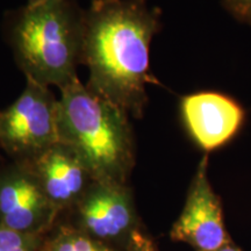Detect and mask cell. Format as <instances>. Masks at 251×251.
Instances as JSON below:
<instances>
[{
  "label": "cell",
  "instance_id": "9a60e30c",
  "mask_svg": "<svg viewBox=\"0 0 251 251\" xmlns=\"http://www.w3.org/2000/svg\"><path fill=\"white\" fill-rule=\"evenodd\" d=\"M42 1H45V0H28V5H35Z\"/></svg>",
  "mask_w": 251,
  "mask_h": 251
},
{
  "label": "cell",
  "instance_id": "9c48e42d",
  "mask_svg": "<svg viewBox=\"0 0 251 251\" xmlns=\"http://www.w3.org/2000/svg\"><path fill=\"white\" fill-rule=\"evenodd\" d=\"M77 203L81 224L96 237L120 236L133 225V202L125 184L93 181Z\"/></svg>",
  "mask_w": 251,
  "mask_h": 251
},
{
  "label": "cell",
  "instance_id": "8fae6325",
  "mask_svg": "<svg viewBox=\"0 0 251 251\" xmlns=\"http://www.w3.org/2000/svg\"><path fill=\"white\" fill-rule=\"evenodd\" d=\"M35 234L20 233L0 225V251H35Z\"/></svg>",
  "mask_w": 251,
  "mask_h": 251
},
{
  "label": "cell",
  "instance_id": "8992f818",
  "mask_svg": "<svg viewBox=\"0 0 251 251\" xmlns=\"http://www.w3.org/2000/svg\"><path fill=\"white\" fill-rule=\"evenodd\" d=\"M56 211L35 175L25 163L0 170V225L35 234Z\"/></svg>",
  "mask_w": 251,
  "mask_h": 251
},
{
  "label": "cell",
  "instance_id": "5bb4252c",
  "mask_svg": "<svg viewBox=\"0 0 251 251\" xmlns=\"http://www.w3.org/2000/svg\"><path fill=\"white\" fill-rule=\"evenodd\" d=\"M216 251H243L242 249H241L240 247L237 246L236 243L234 242H230V243H228L227 246H225V247H222L221 249H219V250H216Z\"/></svg>",
  "mask_w": 251,
  "mask_h": 251
},
{
  "label": "cell",
  "instance_id": "ba28073f",
  "mask_svg": "<svg viewBox=\"0 0 251 251\" xmlns=\"http://www.w3.org/2000/svg\"><path fill=\"white\" fill-rule=\"evenodd\" d=\"M25 164L35 175L56 209L77 203L94 181L76 152L62 142L54 144Z\"/></svg>",
  "mask_w": 251,
  "mask_h": 251
},
{
  "label": "cell",
  "instance_id": "7c38bea8",
  "mask_svg": "<svg viewBox=\"0 0 251 251\" xmlns=\"http://www.w3.org/2000/svg\"><path fill=\"white\" fill-rule=\"evenodd\" d=\"M129 251H158L156 244L152 242L151 238L146 235L134 231L130 236Z\"/></svg>",
  "mask_w": 251,
  "mask_h": 251
},
{
  "label": "cell",
  "instance_id": "3957f363",
  "mask_svg": "<svg viewBox=\"0 0 251 251\" xmlns=\"http://www.w3.org/2000/svg\"><path fill=\"white\" fill-rule=\"evenodd\" d=\"M85 11L75 0H45L7 15L6 33L26 79L59 89L83 61Z\"/></svg>",
  "mask_w": 251,
  "mask_h": 251
},
{
  "label": "cell",
  "instance_id": "7a4b0ae2",
  "mask_svg": "<svg viewBox=\"0 0 251 251\" xmlns=\"http://www.w3.org/2000/svg\"><path fill=\"white\" fill-rule=\"evenodd\" d=\"M59 142L76 152L94 181L125 184L134 164L129 114L76 78L61 89Z\"/></svg>",
  "mask_w": 251,
  "mask_h": 251
},
{
  "label": "cell",
  "instance_id": "5b68a950",
  "mask_svg": "<svg viewBox=\"0 0 251 251\" xmlns=\"http://www.w3.org/2000/svg\"><path fill=\"white\" fill-rule=\"evenodd\" d=\"M174 242L186 243L196 251H216L233 242L225 224L221 200L208 178V157L198 164L179 218L170 230Z\"/></svg>",
  "mask_w": 251,
  "mask_h": 251
},
{
  "label": "cell",
  "instance_id": "30bf717a",
  "mask_svg": "<svg viewBox=\"0 0 251 251\" xmlns=\"http://www.w3.org/2000/svg\"><path fill=\"white\" fill-rule=\"evenodd\" d=\"M46 251H111L90 237L74 231H64L52 241Z\"/></svg>",
  "mask_w": 251,
  "mask_h": 251
},
{
  "label": "cell",
  "instance_id": "52a82bcc",
  "mask_svg": "<svg viewBox=\"0 0 251 251\" xmlns=\"http://www.w3.org/2000/svg\"><path fill=\"white\" fill-rule=\"evenodd\" d=\"M181 114L194 142L205 151L225 146L240 129L243 109L221 93L200 92L181 100Z\"/></svg>",
  "mask_w": 251,
  "mask_h": 251
},
{
  "label": "cell",
  "instance_id": "277c9868",
  "mask_svg": "<svg viewBox=\"0 0 251 251\" xmlns=\"http://www.w3.org/2000/svg\"><path fill=\"white\" fill-rule=\"evenodd\" d=\"M58 99L50 87L27 79L17 100L0 111V147L17 163H28L59 142Z\"/></svg>",
  "mask_w": 251,
  "mask_h": 251
},
{
  "label": "cell",
  "instance_id": "6da1fadb",
  "mask_svg": "<svg viewBox=\"0 0 251 251\" xmlns=\"http://www.w3.org/2000/svg\"><path fill=\"white\" fill-rule=\"evenodd\" d=\"M159 14L147 0H93L85 11L86 86L128 114L142 118L148 96L149 50Z\"/></svg>",
  "mask_w": 251,
  "mask_h": 251
},
{
  "label": "cell",
  "instance_id": "4fadbf2b",
  "mask_svg": "<svg viewBox=\"0 0 251 251\" xmlns=\"http://www.w3.org/2000/svg\"><path fill=\"white\" fill-rule=\"evenodd\" d=\"M226 2L236 17L251 23V0H226Z\"/></svg>",
  "mask_w": 251,
  "mask_h": 251
}]
</instances>
